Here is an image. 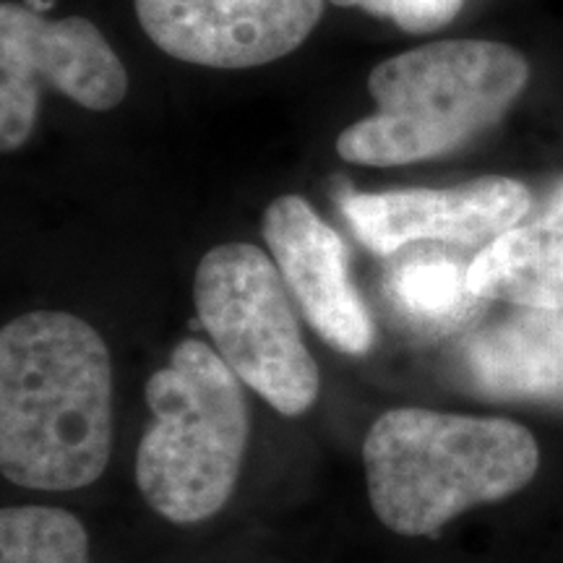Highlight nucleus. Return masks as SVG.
Wrapping results in <instances>:
<instances>
[{"mask_svg": "<svg viewBox=\"0 0 563 563\" xmlns=\"http://www.w3.org/2000/svg\"><path fill=\"white\" fill-rule=\"evenodd\" d=\"M112 454V363L95 327L30 311L0 332V473L19 488L79 490Z\"/></svg>", "mask_w": 563, "mask_h": 563, "instance_id": "nucleus-1", "label": "nucleus"}, {"mask_svg": "<svg viewBox=\"0 0 563 563\" xmlns=\"http://www.w3.org/2000/svg\"><path fill=\"white\" fill-rule=\"evenodd\" d=\"M363 467L378 522L405 538H428L460 514L527 488L540 446L506 418L399 407L368 428Z\"/></svg>", "mask_w": 563, "mask_h": 563, "instance_id": "nucleus-2", "label": "nucleus"}, {"mask_svg": "<svg viewBox=\"0 0 563 563\" xmlns=\"http://www.w3.org/2000/svg\"><path fill=\"white\" fill-rule=\"evenodd\" d=\"M527 81L530 63L504 42H428L371 70L376 112L340 133L336 154L368 167L443 157L501 121Z\"/></svg>", "mask_w": 563, "mask_h": 563, "instance_id": "nucleus-3", "label": "nucleus"}, {"mask_svg": "<svg viewBox=\"0 0 563 563\" xmlns=\"http://www.w3.org/2000/svg\"><path fill=\"white\" fill-rule=\"evenodd\" d=\"M241 384L201 340H183L146 382L152 420L136 452V485L167 522H203L230 501L251 435Z\"/></svg>", "mask_w": 563, "mask_h": 563, "instance_id": "nucleus-4", "label": "nucleus"}, {"mask_svg": "<svg viewBox=\"0 0 563 563\" xmlns=\"http://www.w3.org/2000/svg\"><path fill=\"white\" fill-rule=\"evenodd\" d=\"M194 306L214 350L249 389L287 418L311 410L319 365L269 253L251 243L211 249L196 266Z\"/></svg>", "mask_w": 563, "mask_h": 563, "instance_id": "nucleus-5", "label": "nucleus"}, {"mask_svg": "<svg viewBox=\"0 0 563 563\" xmlns=\"http://www.w3.org/2000/svg\"><path fill=\"white\" fill-rule=\"evenodd\" d=\"M81 108L115 110L129 95V70L104 34L84 16L45 19L26 5H0V150L16 152L37 123L40 87Z\"/></svg>", "mask_w": 563, "mask_h": 563, "instance_id": "nucleus-6", "label": "nucleus"}, {"mask_svg": "<svg viewBox=\"0 0 563 563\" xmlns=\"http://www.w3.org/2000/svg\"><path fill=\"white\" fill-rule=\"evenodd\" d=\"M327 0H133L162 53L203 68H256L298 51Z\"/></svg>", "mask_w": 563, "mask_h": 563, "instance_id": "nucleus-7", "label": "nucleus"}, {"mask_svg": "<svg viewBox=\"0 0 563 563\" xmlns=\"http://www.w3.org/2000/svg\"><path fill=\"white\" fill-rule=\"evenodd\" d=\"M532 196L525 183L485 175L449 188L350 194L342 214L378 256H394L418 243L485 245L530 214Z\"/></svg>", "mask_w": 563, "mask_h": 563, "instance_id": "nucleus-8", "label": "nucleus"}, {"mask_svg": "<svg viewBox=\"0 0 563 563\" xmlns=\"http://www.w3.org/2000/svg\"><path fill=\"white\" fill-rule=\"evenodd\" d=\"M262 232L287 292L321 340L344 355L373 344L368 308L352 285L347 245L302 196H279L264 211Z\"/></svg>", "mask_w": 563, "mask_h": 563, "instance_id": "nucleus-9", "label": "nucleus"}, {"mask_svg": "<svg viewBox=\"0 0 563 563\" xmlns=\"http://www.w3.org/2000/svg\"><path fill=\"white\" fill-rule=\"evenodd\" d=\"M456 368L483 399L563 407V311L514 306L464 336Z\"/></svg>", "mask_w": 563, "mask_h": 563, "instance_id": "nucleus-10", "label": "nucleus"}, {"mask_svg": "<svg viewBox=\"0 0 563 563\" xmlns=\"http://www.w3.org/2000/svg\"><path fill=\"white\" fill-rule=\"evenodd\" d=\"M525 220L475 253L470 290L488 302L563 311V180L534 220Z\"/></svg>", "mask_w": 563, "mask_h": 563, "instance_id": "nucleus-11", "label": "nucleus"}, {"mask_svg": "<svg viewBox=\"0 0 563 563\" xmlns=\"http://www.w3.org/2000/svg\"><path fill=\"white\" fill-rule=\"evenodd\" d=\"M467 266L439 251L415 253L389 272L386 295L420 329L449 332L481 316L488 302L470 290Z\"/></svg>", "mask_w": 563, "mask_h": 563, "instance_id": "nucleus-12", "label": "nucleus"}, {"mask_svg": "<svg viewBox=\"0 0 563 563\" xmlns=\"http://www.w3.org/2000/svg\"><path fill=\"white\" fill-rule=\"evenodd\" d=\"M0 563H91L89 534L58 506H5L0 511Z\"/></svg>", "mask_w": 563, "mask_h": 563, "instance_id": "nucleus-13", "label": "nucleus"}, {"mask_svg": "<svg viewBox=\"0 0 563 563\" xmlns=\"http://www.w3.org/2000/svg\"><path fill=\"white\" fill-rule=\"evenodd\" d=\"M464 0H389V21L410 34L441 30L460 13Z\"/></svg>", "mask_w": 563, "mask_h": 563, "instance_id": "nucleus-14", "label": "nucleus"}, {"mask_svg": "<svg viewBox=\"0 0 563 563\" xmlns=\"http://www.w3.org/2000/svg\"><path fill=\"white\" fill-rule=\"evenodd\" d=\"M342 9H361L376 19H389V0H329Z\"/></svg>", "mask_w": 563, "mask_h": 563, "instance_id": "nucleus-15", "label": "nucleus"}]
</instances>
